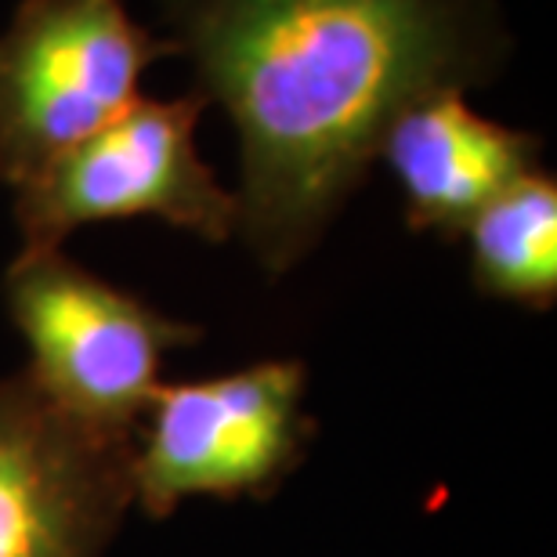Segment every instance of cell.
Returning <instances> with one entry per match:
<instances>
[{
    "instance_id": "cell-6",
    "label": "cell",
    "mask_w": 557,
    "mask_h": 557,
    "mask_svg": "<svg viewBox=\"0 0 557 557\" xmlns=\"http://www.w3.org/2000/svg\"><path fill=\"white\" fill-rule=\"evenodd\" d=\"M131 453L26 373L0 381V557H102L135 504Z\"/></svg>"
},
{
    "instance_id": "cell-4",
    "label": "cell",
    "mask_w": 557,
    "mask_h": 557,
    "mask_svg": "<svg viewBox=\"0 0 557 557\" xmlns=\"http://www.w3.org/2000/svg\"><path fill=\"white\" fill-rule=\"evenodd\" d=\"M207 98H138L124 116L59 156L18 188L22 250H54L70 232L98 221L160 218L225 243L239 232V196L218 185L196 149Z\"/></svg>"
},
{
    "instance_id": "cell-1",
    "label": "cell",
    "mask_w": 557,
    "mask_h": 557,
    "mask_svg": "<svg viewBox=\"0 0 557 557\" xmlns=\"http://www.w3.org/2000/svg\"><path fill=\"white\" fill-rule=\"evenodd\" d=\"M199 95L239 131V232L286 272L420 95L493 62L471 0H163Z\"/></svg>"
},
{
    "instance_id": "cell-7",
    "label": "cell",
    "mask_w": 557,
    "mask_h": 557,
    "mask_svg": "<svg viewBox=\"0 0 557 557\" xmlns=\"http://www.w3.org/2000/svg\"><path fill=\"white\" fill-rule=\"evenodd\" d=\"M417 232L460 236L478 210L536 171L540 138L474 113L463 87L420 95L392 120L381 141Z\"/></svg>"
},
{
    "instance_id": "cell-3",
    "label": "cell",
    "mask_w": 557,
    "mask_h": 557,
    "mask_svg": "<svg viewBox=\"0 0 557 557\" xmlns=\"http://www.w3.org/2000/svg\"><path fill=\"white\" fill-rule=\"evenodd\" d=\"M174 40L120 0H22L0 33V182L22 188L138 102Z\"/></svg>"
},
{
    "instance_id": "cell-8",
    "label": "cell",
    "mask_w": 557,
    "mask_h": 557,
    "mask_svg": "<svg viewBox=\"0 0 557 557\" xmlns=\"http://www.w3.org/2000/svg\"><path fill=\"white\" fill-rule=\"evenodd\" d=\"M482 294L529 308L557 297V182L532 171L482 207L460 232Z\"/></svg>"
},
{
    "instance_id": "cell-2",
    "label": "cell",
    "mask_w": 557,
    "mask_h": 557,
    "mask_svg": "<svg viewBox=\"0 0 557 557\" xmlns=\"http://www.w3.org/2000/svg\"><path fill=\"white\" fill-rule=\"evenodd\" d=\"M8 315L29 348L26 376L65 417L106 438L135 442L145 409L163 387L166 351L199 337L166 319L62 247L18 250L4 278Z\"/></svg>"
},
{
    "instance_id": "cell-5",
    "label": "cell",
    "mask_w": 557,
    "mask_h": 557,
    "mask_svg": "<svg viewBox=\"0 0 557 557\" xmlns=\"http://www.w3.org/2000/svg\"><path fill=\"white\" fill-rule=\"evenodd\" d=\"M311 431L294 359L163 384L135 434L131 493L152 518L188 496H264L294 471Z\"/></svg>"
}]
</instances>
